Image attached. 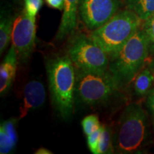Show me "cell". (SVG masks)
<instances>
[{
    "label": "cell",
    "mask_w": 154,
    "mask_h": 154,
    "mask_svg": "<svg viewBox=\"0 0 154 154\" xmlns=\"http://www.w3.org/2000/svg\"><path fill=\"white\" fill-rule=\"evenodd\" d=\"M51 101L64 120L72 116L75 102L76 72L68 55L55 56L46 63Z\"/></svg>",
    "instance_id": "cell-1"
},
{
    "label": "cell",
    "mask_w": 154,
    "mask_h": 154,
    "mask_svg": "<svg viewBox=\"0 0 154 154\" xmlns=\"http://www.w3.org/2000/svg\"><path fill=\"white\" fill-rule=\"evenodd\" d=\"M149 59V40L140 28L118 53L109 57L108 71L112 75L119 88L122 89L129 85L143 70Z\"/></svg>",
    "instance_id": "cell-2"
},
{
    "label": "cell",
    "mask_w": 154,
    "mask_h": 154,
    "mask_svg": "<svg viewBox=\"0 0 154 154\" xmlns=\"http://www.w3.org/2000/svg\"><path fill=\"white\" fill-rule=\"evenodd\" d=\"M147 114L138 103L128 104L121 113L113 131L114 151L118 153H138L150 140Z\"/></svg>",
    "instance_id": "cell-3"
},
{
    "label": "cell",
    "mask_w": 154,
    "mask_h": 154,
    "mask_svg": "<svg viewBox=\"0 0 154 154\" xmlns=\"http://www.w3.org/2000/svg\"><path fill=\"white\" fill-rule=\"evenodd\" d=\"M143 21L129 9L119 11L110 20L89 36L109 57L120 51L124 44L142 26Z\"/></svg>",
    "instance_id": "cell-4"
},
{
    "label": "cell",
    "mask_w": 154,
    "mask_h": 154,
    "mask_svg": "<svg viewBox=\"0 0 154 154\" xmlns=\"http://www.w3.org/2000/svg\"><path fill=\"white\" fill-rule=\"evenodd\" d=\"M75 100L88 106L107 103L120 88L111 73L85 72L75 69Z\"/></svg>",
    "instance_id": "cell-5"
},
{
    "label": "cell",
    "mask_w": 154,
    "mask_h": 154,
    "mask_svg": "<svg viewBox=\"0 0 154 154\" xmlns=\"http://www.w3.org/2000/svg\"><path fill=\"white\" fill-rule=\"evenodd\" d=\"M66 54L75 69L95 73H104L109 69V56L85 34H73L67 44Z\"/></svg>",
    "instance_id": "cell-6"
},
{
    "label": "cell",
    "mask_w": 154,
    "mask_h": 154,
    "mask_svg": "<svg viewBox=\"0 0 154 154\" xmlns=\"http://www.w3.org/2000/svg\"><path fill=\"white\" fill-rule=\"evenodd\" d=\"M11 43L16 49L18 59L26 62L33 54L36 44V19L24 9L14 18Z\"/></svg>",
    "instance_id": "cell-7"
},
{
    "label": "cell",
    "mask_w": 154,
    "mask_h": 154,
    "mask_svg": "<svg viewBox=\"0 0 154 154\" xmlns=\"http://www.w3.org/2000/svg\"><path fill=\"white\" fill-rule=\"evenodd\" d=\"M121 5L122 0H81L79 15L86 28L93 31L110 20Z\"/></svg>",
    "instance_id": "cell-8"
},
{
    "label": "cell",
    "mask_w": 154,
    "mask_h": 154,
    "mask_svg": "<svg viewBox=\"0 0 154 154\" xmlns=\"http://www.w3.org/2000/svg\"><path fill=\"white\" fill-rule=\"evenodd\" d=\"M45 100L46 91L43 84L37 80L28 82L23 91L22 101L19 108V119L24 118L31 111L41 107Z\"/></svg>",
    "instance_id": "cell-9"
},
{
    "label": "cell",
    "mask_w": 154,
    "mask_h": 154,
    "mask_svg": "<svg viewBox=\"0 0 154 154\" xmlns=\"http://www.w3.org/2000/svg\"><path fill=\"white\" fill-rule=\"evenodd\" d=\"M81 0H64L63 14L55 38L62 41L74 34L77 26V14Z\"/></svg>",
    "instance_id": "cell-10"
},
{
    "label": "cell",
    "mask_w": 154,
    "mask_h": 154,
    "mask_svg": "<svg viewBox=\"0 0 154 154\" xmlns=\"http://www.w3.org/2000/svg\"><path fill=\"white\" fill-rule=\"evenodd\" d=\"M18 61L17 51L11 44L8 53L0 65V94L2 96L9 91L14 82Z\"/></svg>",
    "instance_id": "cell-11"
},
{
    "label": "cell",
    "mask_w": 154,
    "mask_h": 154,
    "mask_svg": "<svg viewBox=\"0 0 154 154\" xmlns=\"http://www.w3.org/2000/svg\"><path fill=\"white\" fill-rule=\"evenodd\" d=\"M15 17L2 10L0 17V54H2L11 42Z\"/></svg>",
    "instance_id": "cell-12"
},
{
    "label": "cell",
    "mask_w": 154,
    "mask_h": 154,
    "mask_svg": "<svg viewBox=\"0 0 154 154\" xmlns=\"http://www.w3.org/2000/svg\"><path fill=\"white\" fill-rule=\"evenodd\" d=\"M126 9L134 12L143 22L154 14V0H123Z\"/></svg>",
    "instance_id": "cell-13"
},
{
    "label": "cell",
    "mask_w": 154,
    "mask_h": 154,
    "mask_svg": "<svg viewBox=\"0 0 154 154\" xmlns=\"http://www.w3.org/2000/svg\"><path fill=\"white\" fill-rule=\"evenodd\" d=\"M154 84V75L148 68H144L134 79V88L136 96L148 95Z\"/></svg>",
    "instance_id": "cell-14"
},
{
    "label": "cell",
    "mask_w": 154,
    "mask_h": 154,
    "mask_svg": "<svg viewBox=\"0 0 154 154\" xmlns=\"http://www.w3.org/2000/svg\"><path fill=\"white\" fill-rule=\"evenodd\" d=\"M114 152L113 130L108 125H102L97 154H110Z\"/></svg>",
    "instance_id": "cell-15"
},
{
    "label": "cell",
    "mask_w": 154,
    "mask_h": 154,
    "mask_svg": "<svg viewBox=\"0 0 154 154\" xmlns=\"http://www.w3.org/2000/svg\"><path fill=\"white\" fill-rule=\"evenodd\" d=\"M82 126L86 136L92 134L101 128L99 116L96 114H91L86 116L82 121Z\"/></svg>",
    "instance_id": "cell-16"
},
{
    "label": "cell",
    "mask_w": 154,
    "mask_h": 154,
    "mask_svg": "<svg viewBox=\"0 0 154 154\" xmlns=\"http://www.w3.org/2000/svg\"><path fill=\"white\" fill-rule=\"evenodd\" d=\"M141 29L147 36L149 44L150 58L154 57V14L143 22Z\"/></svg>",
    "instance_id": "cell-17"
},
{
    "label": "cell",
    "mask_w": 154,
    "mask_h": 154,
    "mask_svg": "<svg viewBox=\"0 0 154 154\" xmlns=\"http://www.w3.org/2000/svg\"><path fill=\"white\" fill-rule=\"evenodd\" d=\"M16 146V144L5 132V129L0 126V153H11L15 149Z\"/></svg>",
    "instance_id": "cell-18"
},
{
    "label": "cell",
    "mask_w": 154,
    "mask_h": 154,
    "mask_svg": "<svg viewBox=\"0 0 154 154\" xmlns=\"http://www.w3.org/2000/svg\"><path fill=\"white\" fill-rule=\"evenodd\" d=\"M24 8L28 15L32 18L36 19V15L43 5V0H24Z\"/></svg>",
    "instance_id": "cell-19"
},
{
    "label": "cell",
    "mask_w": 154,
    "mask_h": 154,
    "mask_svg": "<svg viewBox=\"0 0 154 154\" xmlns=\"http://www.w3.org/2000/svg\"><path fill=\"white\" fill-rule=\"evenodd\" d=\"M101 127L99 130L96 131L92 133V134L88 135L87 138V146L89 151L91 152L92 153L97 154L98 151V146H99L100 136H101Z\"/></svg>",
    "instance_id": "cell-20"
},
{
    "label": "cell",
    "mask_w": 154,
    "mask_h": 154,
    "mask_svg": "<svg viewBox=\"0 0 154 154\" xmlns=\"http://www.w3.org/2000/svg\"><path fill=\"white\" fill-rule=\"evenodd\" d=\"M47 5L51 8L63 11L64 6V0H45Z\"/></svg>",
    "instance_id": "cell-21"
},
{
    "label": "cell",
    "mask_w": 154,
    "mask_h": 154,
    "mask_svg": "<svg viewBox=\"0 0 154 154\" xmlns=\"http://www.w3.org/2000/svg\"><path fill=\"white\" fill-rule=\"evenodd\" d=\"M146 104H147V107L149 108V111H151L154 122V88H152L149 93L148 94Z\"/></svg>",
    "instance_id": "cell-22"
},
{
    "label": "cell",
    "mask_w": 154,
    "mask_h": 154,
    "mask_svg": "<svg viewBox=\"0 0 154 154\" xmlns=\"http://www.w3.org/2000/svg\"><path fill=\"white\" fill-rule=\"evenodd\" d=\"M35 153L36 154H52L53 152H51L49 149L42 147L36 150Z\"/></svg>",
    "instance_id": "cell-23"
},
{
    "label": "cell",
    "mask_w": 154,
    "mask_h": 154,
    "mask_svg": "<svg viewBox=\"0 0 154 154\" xmlns=\"http://www.w3.org/2000/svg\"><path fill=\"white\" fill-rule=\"evenodd\" d=\"M149 69L151 71V72L153 73L154 75V57L152 58L151 61H150V63L149 64Z\"/></svg>",
    "instance_id": "cell-24"
}]
</instances>
